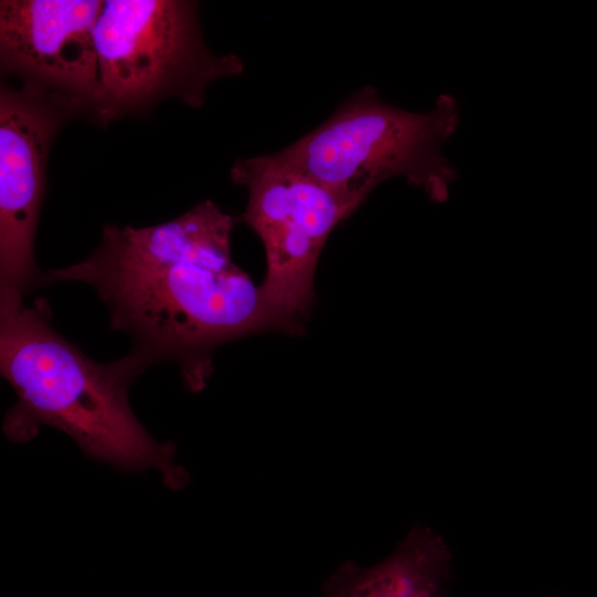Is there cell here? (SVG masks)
<instances>
[{
  "label": "cell",
  "mask_w": 597,
  "mask_h": 597,
  "mask_svg": "<svg viewBox=\"0 0 597 597\" xmlns=\"http://www.w3.org/2000/svg\"><path fill=\"white\" fill-rule=\"evenodd\" d=\"M80 107L65 96L28 82L0 94V308L23 304L42 286L34 261L35 229L44 193L51 142Z\"/></svg>",
  "instance_id": "8992f818"
},
{
  "label": "cell",
  "mask_w": 597,
  "mask_h": 597,
  "mask_svg": "<svg viewBox=\"0 0 597 597\" xmlns=\"http://www.w3.org/2000/svg\"><path fill=\"white\" fill-rule=\"evenodd\" d=\"M460 124L459 103L440 94L433 107L410 112L364 86L313 130L273 156L352 197L365 199L380 184L404 178L433 202L448 200L458 171L442 153Z\"/></svg>",
  "instance_id": "3957f363"
},
{
  "label": "cell",
  "mask_w": 597,
  "mask_h": 597,
  "mask_svg": "<svg viewBox=\"0 0 597 597\" xmlns=\"http://www.w3.org/2000/svg\"><path fill=\"white\" fill-rule=\"evenodd\" d=\"M450 557L438 534L415 527L380 563H344L325 583L323 597H442Z\"/></svg>",
  "instance_id": "ba28073f"
},
{
  "label": "cell",
  "mask_w": 597,
  "mask_h": 597,
  "mask_svg": "<svg viewBox=\"0 0 597 597\" xmlns=\"http://www.w3.org/2000/svg\"><path fill=\"white\" fill-rule=\"evenodd\" d=\"M94 42L98 80L90 106L103 121L167 96L199 107L211 82L243 71L238 56L207 49L189 1H104Z\"/></svg>",
  "instance_id": "277c9868"
},
{
  "label": "cell",
  "mask_w": 597,
  "mask_h": 597,
  "mask_svg": "<svg viewBox=\"0 0 597 597\" xmlns=\"http://www.w3.org/2000/svg\"><path fill=\"white\" fill-rule=\"evenodd\" d=\"M249 200L241 219L260 238L266 273L260 286L271 331L304 332L321 252L335 227L363 199L342 193L273 154L239 159L230 171Z\"/></svg>",
  "instance_id": "5b68a950"
},
{
  "label": "cell",
  "mask_w": 597,
  "mask_h": 597,
  "mask_svg": "<svg viewBox=\"0 0 597 597\" xmlns=\"http://www.w3.org/2000/svg\"><path fill=\"white\" fill-rule=\"evenodd\" d=\"M44 298L0 310V371L17 394L3 432L10 441L32 440L42 426L70 436L91 459L128 471L157 469L179 490L189 482L175 463L172 442L156 441L134 415L128 390L154 363L132 349L100 363L64 338L51 323Z\"/></svg>",
  "instance_id": "7a4b0ae2"
},
{
  "label": "cell",
  "mask_w": 597,
  "mask_h": 597,
  "mask_svg": "<svg viewBox=\"0 0 597 597\" xmlns=\"http://www.w3.org/2000/svg\"><path fill=\"white\" fill-rule=\"evenodd\" d=\"M238 220L203 200L160 224H108L86 259L43 272L42 285L92 286L111 327L154 364H176L185 387L197 392L213 371L217 347L271 331L260 286L231 255Z\"/></svg>",
  "instance_id": "6da1fadb"
},
{
  "label": "cell",
  "mask_w": 597,
  "mask_h": 597,
  "mask_svg": "<svg viewBox=\"0 0 597 597\" xmlns=\"http://www.w3.org/2000/svg\"><path fill=\"white\" fill-rule=\"evenodd\" d=\"M103 4L96 0H2V69L78 106L91 105L98 80L94 31Z\"/></svg>",
  "instance_id": "52a82bcc"
}]
</instances>
